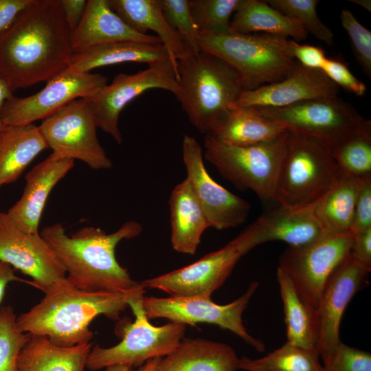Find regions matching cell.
Wrapping results in <instances>:
<instances>
[{"label": "cell", "instance_id": "9a60e30c", "mask_svg": "<svg viewBox=\"0 0 371 371\" xmlns=\"http://www.w3.org/2000/svg\"><path fill=\"white\" fill-rule=\"evenodd\" d=\"M107 82L108 78L102 74L68 69L33 95L25 98L12 95L3 105L2 120L5 126L32 124L49 117L72 100L93 95Z\"/></svg>", "mask_w": 371, "mask_h": 371}, {"label": "cell", "instance_id": "484cf974", "mask_svg": "<svg viewBox=\"0 0 371 371\" xmlns=\"http://www.w3.org/2000/svg\"><path fill=\"white\" fill-rule=\"evenodd\" d=\"M286 130L254 107L229 109L207 133L218 141L246 146L274 139Z\"/></svg>", "mask_w": 371, "mask_h": 371}, {"label": "cell", "instance_id": "ffe728a7", "mask_svg": "<svg viewBox=\"0 0 371 371\" xmlns=\"http://www.w3.org/2000/svg\"><path fill=\"white\" fill-rule=\"evenodd\" d=\"M74 166V160L51 153L32 168L25 177L21 198L6 212L18 227L27 233H39L40 221L50 192Z\"/></svg>", "mask_w": 371, "mask_h": 371}, {"label": "cell", "instance_id": "7c38bea8", "mask_svg": "<svg viewBox=\"0 0 371 371\" xmlns=\"http://www.w3.org/2000/svg\"><path fill=\"white\" fill-rule=\"evenodd\" d=\"M38 128L55 155L80 160L94 170L112 167L98 138V127L87 98L69 102L42 120Z\"/></svg>", "mask_w": 371, "mask_h": 371}, {"label": "cell", "instance_id": "bcb514c9", "mask_svg": "<svg viewBox=\"0 0 371 371\" xmlns=\"http://www.w3.org/2000/svg\"><path fill=\"white\" fill-rule=\"evenodd\" d=\"M85 0H58L67 25L72 32L78 25L85 7Z\"/></svg>", "mask_w": 371, "mask_h": 371}, {"label": "cell", "instance_id": "d6986e66", "mask_svg": "<svg viewBox=\"0 0 371 371\" xmlns=\"http://www.w3.org/2000/svg\"><path fill=\"white\" fill-rule=\"evenodd\" d=\"M339 87L321 70L298 62L282 80L243 91L229 109L239 107L281 108L304 100L337 97Z\"/></svg>", "mask_w": 371, "mask_h": 371}, {"label": "cell", "instance_id": "44dd1931", "mask_svg": "<svg viewBox=\"0 0 371 371\" xmlns=\"http://www.w3.org/2000/svg\"><path fill=\"white\" fill-rule=\"evenodd\" d=\"M122 41L162 44L157 36L139 33L129 26L111 9L109 0L87 1L78 25L70 34L74 53Z\"/></svg>", "mask_w": 371, "mask_h": 371}, {"label": "cell", "instance_id": "9c48e42d", "mask_svg": "<svg viewBox=\"0 0 371 371\" xmlns=\"http://www.w3.org/2000/svg\"><path fill=\"white\" fill-rule=\"evenodd\" d=\"M260 244L253 223L218 250L183 267L140 283L145 289H159L170 296L211 298L212 293L225 282L238 261Z\"/></svg>", "mask_w": 371, "mask_h": 371}, {"label": "cell", "instance_id": "d590c367", "mask_svg": "<svg viewBox=\"0 0 371 371\" xmlns=\"http://www.w3.org/2000/svg\"><path fill=\"white\" fill-rule=\"evenodd\" d=\"M273 8L297 21L306 32L326 45L334 43V34L319 18L316 7L319 0H267Z\"/></svg>", "mask_w": 371, "mask_h": 371}, {"label": "cell", "instance_id": "83f0119b", "mask_svg": "<svg viewBox=\"0 0 371 371\" xmlns=\"http://www.w3.org/2000/svg\"><path fill=\"white\" fill-rule=\"evenodd\" d=\"M92 344L63 347L30 335L18 357L20 371H85Z\"/></svg>", "mask_w": 371, "mask_h": 371}, {"label": "cell", "instance_id": "4316f807", "mask_svg": "<svg viewBox=\"0 0 371 371\" xmlns=\"http://www.w3.org/2000/svg\"><path fill=\"white\" fill-rule=\"evenodd\" d=\"M165 60L170 58L162 44L122 41L99 45L74 52L69 69L76 72H90L95 68L115 64L150 65Z\"/></svg>", "mask_w": 371, "mask_h": 371}, {"label": "cell", "instance_id": "603a6c76", "mask_svg": "<svg viewBox=\"0 0 371 371\" xmlns=\"http://www.w3.org/2000/svg\"><path fill=\"white\" fill-rule=\"evenodd\" d=\"M109 3L111 9L137 32L144 34L148 30L154 32L179 73L178 62L192 54L179 34L166 21L160 0H109Z\"/></svg>", "mask_w": 371, "mask_h": 371}, {"label": "cell", "instance_id": "e575fe53", "mask_svg": "<svg viewBox=\"0 0 371 371\" xmlns=\"http://www.w3.org/2000/svg\"><path fill=\"white\" fill-rule=\"evenodd\" d=\"M238 3L239 0H189V6L200 34H229Z\"/></svg>", "mask_w": 371, "mask_h": 371}, {"label": "cell", "instance_id": "d4e9b609", "mask_svg": "<svg viewBox=\"0 0 371 371\" xmlns=\"http://www.w3.org/2000/svg\"><path fill=\"white\" fill-rule=\"evenodd\" d=\"M313 205L290 210L278 205L258 217L255 224L261 243L281 240L300 247L326 233L315 216Z\"/></svg>", "mask_w": 371, "mask_h": 371}, {"label": "cell", "instance_id": "f907efd6", "mask_svg": "<svg viewBox=\"0 0 371 371\" xmlns=\"http://www.w3.org/2000/svg\"><path fill=\"white\" fill-rule=\"evenodd\" d=\"M353 3L357 4L367 11L371 12V1L370 0H350Z\"/></svg>", "mask_w": 371, "mask_h": 371}, {"label": "cell", "instance_id": "816d5d0a", "mask_svg": "<svg viewBox=\"0 0 371 371\" xmlns=\"http://www.w3.org/2000/svg\"><path fill=\"white\" fill-rule=\"evenodd\" d=\"M253 371H265V370H253Z\"/></svg>", "mask_w": 371, "mask_h": 371}, {"label": "cell", "instance_id": "5b68a950", "mask_svg": "<svg viewBox=\"0 0 371 371\" xmlns=\"http://www.w3.org/2000/svg\"><path fill=\"white\" fill-rule=\"evenodd\" d=\"M342 174L332 148L315 138L287 131L274 201L290 210L313 205Z\"/></svg>", "mask_w": 371, "mask_h": 371}, {"label": "cell", "instance_id": "f1b7e54d", "mask_svg": "<svg viewBox=\"0 0 371 371\" xmlns=\"http://www.w3.org/2000/svg\"><path fill=\"white\" fill-rule=\"evenodd\" d=\"M230 25L234 33L269 34L291 37L296 42L304 40L308 34L297 21L262 0H239Z\"/></svg>", "mask_w": 371, "mask_h": 371}, {"label": "cell", "instance_id": "2e32d148", "mask_svg": "<svg viewBox=\"0 0 371 371\" xmlns=\"http://www.w3.org/2000/svg\"><path fill=\"white\" fill-rule=\"evenodd\" d=\"M182 157L187 173L186 178L204 212L210 227L221 230L245 223L250 212L249 203L211 177L204 164L201 146L194 137L183 136Z\"/></svg>", "mask_w": 371, "mask_h": 371}, {"label": "cell", "instance_id": "b9f144b4", "mask_svg": "<svg viewBox=\"0 0 371 371\" xmlns=\"http://www.w3.org/2000/svg\"><path fill=\"white\" fill-rule=\"evenodd\" d=\"M371 229V175L362 179L353 213L350 232L352 235Z\"/></svg>", "mask_w": 371, "mask_h": 371}, {"label": "cell", "instance_id": "7402d4cb", "mask_svg": "<svg viewBox=\"0 0 371 371\" xmlns=\"http://www.w3.org/2000/svg\"><path fill=\"white\" fill-rule=\"evenodd\" d=\"M239 359L228 344L183 339L170 354L147 361L144 371H236Z\"/></svg>", "mask_w": 371, "mask_h": 371}, {"label": "cell", "instance_id": "8d00e7d4", "mask_svg": "<svg viewBox=\"0 0 371 371\" xmlns=\"http://www.w3.org/2000/svg\"><path fill=\"white\" fill-rule=\"evenodd\" d=\"M30 337L21 331L10 305L0 307V371H20L19 355Z\"/></svg>", "mask_w": 371, "mask_h": 371}, {"label": "cell", "instance_id": "52a82bcc", "mask_svg": "<svg viewBox=\"0 0 371 371\" xmlns=\"http://www.w3.org/2000/svg\"><path fill=\"white\" fill-rule=\"evenodd\" d=\"M286 135L287 131L271 141L235 146L206 134L203 158L238 189L251 190L262 201H274Z\"/></svg>", "mask_w": 371, "mask_h": 371}, {"label": "cell", "instance_id": "e0dca14e", "mask_svg": "<svg viewBox=\"0 0 371 371\" xmlns=\"http://www.w3.org/2000/svg\"><path fill=\"white\" fill-rule=\"evenodd\" d=\"M0 261L31 277L27 283L43 292L67 278L63 264L39 233L18 227L0 212Z\"/></svg>", "mask_w": 371, "mask_h": 371}, {"label": "cell", "instance_id": "60d3db41", "mask_svg": "<svg viewBox=\"0 0 371 371\" xmlns=\"http://www.w3.org/2000/svg\"><path fill=\"white\" fill-rule=\"evenodd\" d=\"M321 71L338 87L357 96H363L367 87L350 70L348 63L341 58H326Z\"/></svg>", "mask_w": 371, "mask_h": 371}, {"label": "cell", "instance_id": "74e56055", "mask_svg": "<svg viewBox=\"0 0 371 371\" xmlns=\"http://www.w3.org/2000/svg\"><path fill=\"white\" fill-rule=\"evenodd\" d=\"M160 4L168 24L179 34L190 52L194 55L201 52L200 33L192 19L189 0H160Z\"/></svg>", "mask_w": 371, "mask_h": 371}, {"label": "cell", "instance_id": "ac0fdd59", "mask_svg": "<svg viewBox=\"0 0 371 371\" xmlns=\"http://www.w3.org/2000/svg\"><path fill=\"white\" fill-rule=\"evenodd\" d=\"M368 272L349 254L328 278L315 313V348L319 355L341 341L339 327L344 312Z\"/></svg>", "mask_w": 371, "mask_h": 371}, {"label": "cell", "instance_id": "681fc988", "mask_svg": "<svg viewBox=\"0 0 371 371\" xmlns=\"http://www.w3.org/2000/svg\"><path fill=\"white\" fill-rule=\"evenodd\" d=\"M105 368V371H144L142 368L139 370H135L133 367L126 365H113Z\"/></svg>", "mask_w": 371, "mask_h": 371}, {"label": "cell", "instance_id": "4dcf8cb0", "mask_svg": "<svg viewBox=\"0 0 371 371\" xmlns=\"http://www.w3.org/2000/svg\"><path fill=\"white\" fill-rule=\"evenodd\" d=\"M363 177L342 174L313 207L315 217L326 233L350 232L355 205Z\"/></svg>", "mask_w": 371, "mask_h": 371}, {"label": "cell", "instance_id": "f546056e", "mask_svg": "<svg viewBox=\"0 0 371 371\" xmlns=\"http://www.w3.org/2000/svg\"><path fill=\"white\" fill-rule=\"evenodd\" d=\"M47 144L32 124L6 126L0 139V187L16 181Z\"/></svg>", "mask_w": 371, "mask_h": 371}, {"label": "cell", "instance_id": "1f68e13d", "mask_svg": "<svg viewBox=\"0 0 371 371\" xmlns=\"http://www.w3.org/2000/svg\"><path fill=\"white\" fill-rule=\"evenodd\" d=\"M277 281L283 303L286 343L315 348L316 326L313 314L302 302L289 276L280 267Z\"/></svg>", "mask_w": 371, "mask_h": 371}, {"label": "cell", "instance_id": "7a4b0ae2", "mask_svg": "<svg viewBox=\"0 0 371 371\" xmlns=\"http://www.w3.org/2000/svg\"><path fill=\"white\" fill-rule=\"evenodd\" d=\"M140 223L128 221L115 232L87 226L68 236L60 223L45 227L40 232L63 264L67 279L77 288L93 292L145 293V288L120 265L115 248L123 240L138 236Z\"/></svg>", "mask_w": 371, "mask_h": 371}, {"label": "cell", "instance_id": "f6af8a7d", "mask_svg": "<svg viewBox=\"0 0 371 371\" xmlns=\"http://www.w3.org/2000/svg\"><path fill=\"white\" fill-rule=\"evenodd\" d=\"M32 0H0V33L14 21Z\"/></svg>", "mask_w": 371, "mask_h": 371}, {"label": "cell", "instance_id": "277c9868", "mask_svg": "<svg viewBox=\"0 0 371 371\" xmlns=\"http://www.w3.org/2000/svg\"><path fill=\"white\" fill-rule=\"evenodd\" d=\"M178 71L175 97L192 125L206 135L245 91L240 79L225 61L203 50L179 61Z\"/></svg>", "mask_w": 371, "mask_h": 371}, {"label": "cell", "instance_id": "8fae6325", "mask_svg": "<svg viewBox=\"0 0 371 371\" xmlns=\"http://www.w3.org/2000/svg\"><path fill=\"white\" fill-rule=\"evenodd\" d=\"M352 240L351 232L324 233L306 245L288 247L280 256L278 267L314 317L328 278L349 256Z\"/></svg>", "mask_w": 371, "mask_h": 371}, {"label": "cell", "instance_id": "5bb4252c", "mask_svg": "<svg viewBox=\"0 0 371 371\" xmlns=\"http://www.w3.org/2000/svg\"><path fill=\"white\" fill-rule=\"evenodd\" d=\"M179 73L170 60L148 65L146 69L133 74H118L111 84L87 98L98 127L121 144L122 136L119 128V117L123 109L135 98L151 89H164L176 96L179 91Z\"/></svg>", "mask_w": 371, "mask_h": 371}, {"label": "cell", "instance_id": "4fadbf2b", "mask_svg": "<svg viewBox=\"0 0 371 371\" xmlns=\"http://www.w3.org/2000/svg\"><path fill=\"white\" fill-rule=\"evenodd\" d=\"M259 286L253 281L244 294L232 302L219 305L203 297H143L142 303L148 318H166L170 322L195 325L207 323L229 330L260 352L264 343L252 337L243 324V313Z\"/></svg>", "mask_w": 371, "mask_h": 371}, {"label": "cell", "instance_id": "ee69618b", "mask_svg": "<svg viewBox=\"0 0 371 371\" xmlns=\"http://www.w3.org/2000/svg\"><path fill=\"white\" fill-rule=\"evenodd\" d=\"M350 256L371 270V229L353 235Z\"/></svg>", "mask_w": 371, "mask_h": 371}, {"label": "cell", "instance_id": "7dc6e473", "mask_svg": "<svg viewBox=\"0 0 371 371\" xmlns=\"http://www.w3.org/2000/svg\"><path fill=\"white\" fill-rule=\"evenodd\" d=\"M14 281L26 282L15 275L14 270L10 265L0 261V304L3 299L7 286Z\"/></svg>", "mask_w": 371, "mask_h": 371}, {"label": "cell", "instance_id": "836d02e7", "mask_svg": "<svg viewBox=\"0 0 371 371\" xmlns=\"http://www.w3.org/2000/svg\"><path fill=\"white\" fill-rule=\"evenodd\" d=\"M332 152L342 172L357 177L371 175V127L346 139Z\"/></svg>", "mask_w": 371, "mask_h": 371}, {"label": "cell", "instance_id": "8992f818", "mask_svg": "<svg viewBox=\"0 0 371 371\" xmlns=\"http://www.w3.org/2000/svg\"><path fill=\"white\" fill-rule=\"evenodd\" d=\"M288 38L264 33L199 34L201 50L222 59L238 74L245 91L284 79L295 67Z\"/></svg>", "mask_w": 371, "mask_h": 371}, {"label": "cell", "instance_id": "d6a6232c", "mask_svg": "<svg viewBox=\"0 0 371 371\" xmlns=\"http://www.w3.org/2000/svg\"><path fill=\"white\" fill-rule=\"evenodd\" d=\"M319 354L315 348L285 343L263 357L239 359L238 370L253 371H323Z\"/></svg>", "mask_w": 371, "mask_h": 371}, {"label": "cell", "instance_id": "ab89813d", "mask_svg": "<svg viewBox=\"0 0 371 371\" xmlns=\"http://www.w3.org/2000/svg\"><path fill=\"white\" fill-rule=\"evenodd\" d=\"M342 27L348 35L352 49L366 75L371 77V32L364 27L348 10L340 13Z\"/></svg>", "mask_w": 371, "mask_h": 371}, {"label": "cell", "instance_id": "f35d334b", "mask_svg": "<svg viewBox=\"0 0 371 371\" xmlns=\"http://www.w3.org/2000/svg\"><path fill=\"white\" fill-rule=\"evenodd\" d=\"M320 357L323 371H371V353L341 341Z\"/></svg>", "mask_w": 371, "mask_h": 371}, {"label": "cell", "instance_id": "cb8c5ba5", "mask_svg": "<svg viewBox=\"0 0 371 371\" xmlns=\"http://www.w3.org/2000/svg\"><path fill=\"white\" fill-rule=\"evenodd\" d=\"M168 205L172 248L179 253L194 255L210 225L186 178L175 186Z\"/></svg>", "mask_w": 371, "mask_h": 371}, {"label": "cell", "instance_id": "3957f363", "mask_svg": "<svg viewBox=\"0 0 371 371\" xmlns=\"http://www.w3.org/2000/svg\"><path fill=\"white\" fill-rule=\"evenodd\" d=\"M43 293L39 302L16 317L17 325L25 333L46 337L63 347L91 343L93 333L89 325L93 319L102 315L117 320L129 298L144 294L85 291L67 278Z\"/></svg>", "mask_w": 371, "mask_h": 371}, {"label": "cell", "instance_id": "6da1fadb", "mask_svg": "<svg viewBox=\"0 0 371 371\" xmlns=\"http://www.w3.org/2000/svg\"><path fill=\"white\" fill-rule=\"evenodd\" d=\"M58 0H32L0 33V79L13 91L69 69L74 51Z\"/></svg>", "mask_w": 371, "mask_h": 371}, {"label": "cell", "instance_id": "ba28073f", "mask_svg": "<svg viewBox=\"0 0 371 371\" xmlns=\"http://www.w3.org/2000/svg\"><path fill=\"white\" fill-rule=\"evenodd\" d=\"M144 295L128 300L135 315L133 322L124 321L117 328L122 339L117 344L103 348L92 346L87 361V368L95 371L113 365L139 366L147 361L172 352L184 338L186 325L170 322L155 326L149 322L144 308Z\"/></svg>", "mask_w": 371, "mask_h": 371}, {"label": "cell", "instance_id": "30bf717a", "mask_svg": "<svg viewBox=\"0 0 371 371\" xmlns=\"http://www.w3.org/2000/svg\"><path fill=\"white\" fill-rule=\"evenodd\" d=\"M256 109L286 131L315 138L332 148L371 127L370 120L338 96L304 100L281 108Z\"/></svg>", "mask_w": 371, "mask_h": 371}, {"label": "cell", "instance_id": "c3c4849f", "mask_svg": "<svg viewBox=\"0 0 371 371\" xmlns=\"http://www.w3.org/2000/svg\"><path fill=\"white\" fill-rule=\"evenodd\" d=\"M13 95L12 92L10 90L7 85L0 79V139L5 128L1 117V112L5 102Z\"/></svg>", "mask_w": 371, "mask_h": 371}, {"label": "cell", "instance_id": "7bdbcfd3", "mask_svg": "<svg viewBox=\"0 0 371 371\" xmlns=\"http://www.w3.org/2000/svg\"><path fill=\"white\" fill-rule=\"evenodd\" d=\"M290 44L293 56L300 65L312 69H322L326 59L325 52L322 48L301 44L292 39Z\"/></svg>", "mask_w": 371, "mask_h": 371}]
</instances>
